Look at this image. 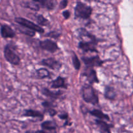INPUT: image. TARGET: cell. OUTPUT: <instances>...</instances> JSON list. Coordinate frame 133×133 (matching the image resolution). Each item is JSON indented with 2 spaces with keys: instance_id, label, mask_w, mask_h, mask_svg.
I'll list each match as a JSON object with an SVG mask.
<instances>
[{
  "instance_id": "cell-12",
  "label": "cell",
  "mask_w": 133,
  "mask_h": 133,
  "mask_svg": "<svg viewBox=\"0 0 133 133\" xmlns=\"http://www.w3.org/2000/svg\"><path fill=\"white\" fill-rule=\"evenodd\" d=\"M77 32L79 37L82 39V40H84L85 38H87L89 40V41H97V38L94 35L88 32L85 29L79 28L77 30Z\"/></svg>"
},
{
  "instance_id": "cell-29",
  "label": "cell",
  "mask_w": 133,
  "mask_h": 133,
  "mask_svg": "<svg viewBox=\"0 0 133 133\" xmlns=\"http://www.w3.org/2000/svg\"><path fill=\"white\" fill-rule=\"evenodd\" d=\"M48 36H51V37L54 38H58V36H59L60 35L58 33H57L56 32H55V31H53V32H49V33H48Z\"/></svg>"
},
{
  "instance_id": "cell-3",
  "label": "cell",
  "mask_w": 133,
  "mask_h": 133,
  "mask_svg": "<svg viewBox=\"0 0 133 133\" xmlns=\"http://www.w3.org/2000/svg\"><path fill=\"white\" fill-rule=\"evenodd\" d=\"M14 21H15L16 23L19 24V25L22 26L23 27H25V28L31 30V31H34V32H37L38 33L41 34L44 32V29L42 27L24 18L16 17V18H14Z\"/></svg>"
},
{
  "instance_id": "cell-16",
  "label": "cell",
  "mask_w": 133,
  "mask_h": 133,
  "mask_svg": "<svg viewBox=\"0 0 133 133\" xmlns=\"http://www.w3.org/2000/svg\"><path fill=\"white\" fill-rule=\"evenodd\" d=\"M21 6L23 7L29 9L31 10H35V11H38L40 10V5L37 2L33 0V1H23L20 2Z\"/></svg>"
},
{
  "instance_id": "cell-25",
  "label": "cell",
  "mask_w": 133,
  "mask_h": 133,
  "mask_svg": "<svg viewBox=\"0 0 133 133\" xmlns=\"http://www.w3.org/2000/svg\"><path fill=\"white\" fill-rule=\"evenodd\" d=\"M42 107H44V109H45V111H46L47 110H48V109H52V108L55 107V105H53V104H52L51 102H49V101H47L42 102Z\"/></svg>"
},
{
  "instance_id": "cell-28",
  "label": "cell",
  "mask_w": 133,
  "mask_h": 133,
  "mask_svg": "<svg viewBox=\"0 0 133 133\" xmlns=\"http://www.w3.org/2000/svg\"><path fill=\"white\" fill-rule=\"evenodd\" d=\"M62 15H63L64 19H69L70 17V12L69 11V10H64V11L62 12Z\"/></svg>"
},
{
  "instance_id": "cell-9",
  "label": "cell",
  "mask_w": 133,
  "mask_h": 133,
  "mask_svg": "<svg viewBox=\"0 0 133 133\" xmlns=\"http://www.w3.org/2000/svg\"><path fill=\"white\" fill-rule=\"evenodd\" d=\"M39 64L43 66H47L53 70H59L62 67V64L53 57L44 58L42 60L41 62Z\"/></svg>"
},
{
  "instance_id": "cell-18",
  "label": "cell",
  "mask_w": 133,
  "mask_h": 133,
  "mask_svg": "<svg viewBox=\"0 0 133 133\" xmlns=\"http://www.w3.org/2000/svg\"><path fill=\"white\" fill-rule=\"evenodd\" d=\"M88 112H89L93 116L97 118V119H99V120L104 119V120L110 121V117L109 116V115L105 114L101 110H98V109H94L92 110H89V111H88Z\"/></svg>"
},
{
  "instance_id": "cell-5",
  "label": "cell",
  "mask_w": 133,
  "mask_h": 133,
  "mask_svg": "<svg viewBox=\"0 0 133 133\" xmlns=\"http://www.w3.org/2000/svg\"><path fill=\"white\" fill-rule=\"evenodd\" d=\"M82 61L87 68L101 67L103 64V61L100 58L98 55L92 56V57H82Z\"/></svg>"
},
{
  "instance_id": "cell-24",
  "label": "cell",
  "mask_w": 133,
  "mask_h": 133,
  "mask_svg": "<svg viewBox=\"0 0 133 133\" xmlns=\"http://www.w3.org/2000/svg\"><path fill=\"white\" fill-rule=\"evenodd\" d=\"M18 29L22 33L24 34V35H27V36H31V37H32V36H34L35 35V32L31 31V30L25 28V27H22V26L18 27Z\"/></svg>"
},
{
  "instance_id": "cell-26",
  "label": "cell",
  "mask_w": 133,
  "mask_h": 133,
  "mask_svg": "<svg viewBox=\"0 0 133 133\" xmlns=\"http://www.w3.org/2000/svg\"><path fill=\"white\" fill-rule=\"evenodd\" d=\"M68 3V1L67 0H62V1H61L59 5L60 9H64V8H66V6H67Z\"/></svg>"
},
{
  "instance_id": "cell-4",
  "label": "cell",
  "mask_w": 133,
  "mask_h": 133,
  "mask_svg": "<svg viewBox=\"0 0 133 133\" xmlns=\"http://www.w3.org/2000/svg\"><path fill=\"white\" fill-rule=\"evenodd\" d=\"M4 57L6 61L13 65H18L20 62V58L15 53L12 48L8 44L4 48Z\"/></svg>"
},
{
  "instance_id": "cell-10",
  "label": "cell",
  "mask_w": 133,
  "mask_h": 133,
  "mask_svg": "<svg viewBox=\"0 0 133 133\" xmlns=\"http://www.w3.org/2000/svg\"><path fill=\"white\" fill-rule=\"evenodd\" d=\"M41 92L44 96L51 98L53 99H58L62 98L64 92L62 91H51L47 88H43L41 90Z\"/></svg>"
},
{
  "instance_id": "cell-20",
  "label": "cell",
  "mask_w": 133,
  "mask_h": 133,
  "mask_svg": "<svg viewBox=\"0 0 133 133\" xmlns=\"http://www.w3.org/2000/svg\"><path fill=\"white\" fill-rule=\"evenodd\" d=\"M41 127L44 131H55L57 124L54 121H45L41 124Z\"/></svg>"
},
{
  "instance_id": "cell-21",
  "label": "cell",
  "mask_w": 133,
  "mask_h": 133,
  "mask_svg": "<svg viewBox=\"0 0 133 133\" xmlns=\"http://www.w3.org/2000/svg\"><path fill=\"white\" fill-rule=\"evenodd\" d=\"M36 75L39 79H45V78L50 77V73L47 69L42 68L38 69L36 71Z\"/></svg>"
},
{
  "instance_id": "cell-1",
  "label": "cell",
  "mask_w": 133,
  "mask_h": 133,
  "mask_svg": "<svg viewBox=\"0 0 133 133\" xmlns=\"http://www.w3.org/2000/svg\"><path fill=\"white\" fill-rule=\"evenodd\" d=\"M81 95L83 100L87 103L96 105L99 103V97L96 91L90 84H84L81 88Z\"/></svg>"
},
{
  "instance_id": "cell-15",
  "label": "cell",
  "mask_w": 133,
  "mask_h": 133,
  "mask_svg": "<svg viewBox=\"0 0 133 133\" xmlns=\"http://www.w3.org/2000/svg\"><path fill=\"white\" fill-rule=\"evenodd\" d=\"M23 116L38 118V119H40V120H42L44 118V114L41 112L38 111V110H32V109H26L24 110Z\"/></svg>"
},
{
  "instance_id": "cell-6",
  "label": "cell",
  "mask_w": 133,
  "mask_h": 133,
  "mask_svg": "<svg viewBox=\"0 0 133 133\" xmlns=\"http://www.w3.org/2000/svg\"><path fill=\"white\" fill-rule=\"evenodd\" d=\"M39 45L41 49L47 51L48 52L53 53H55L57 50L59 49L58 45L55 42L53 41L50 39H45L44 40L39 42Z\"/></svg>"
},
{
  "instance_id": "cell-13",
  "label": "cell",
  "mask_w": 133,
  "mask_h": 133,
  "mask_svg": "<svg viewBox=\"0 0 133 133\" xmlns=\"http://www.w3.org/2000/svg\"><path fill=\"white\" fill-rule=\"evenodd\" d=\"M51 88H63L64 89H67L68 86L66 83V79L65 78L62 77L61 76H58L56 79L53 80L51 82Z\"/></svg>"
},
{
  "instance_id": "cell-22",
  "label": "cell",
  "mask_w": 133,
  "mask_h": 133,
  "mask_svg": "<svg viewBox=\"0 0 133 133\" xmlns=\"http://www.w3.org/2000/svg\"><path fill=\"white\" fill-rule=\"evenodd\" d=\"M36 16L35 17V18H36V20L39 26L41 27V26L49 25L50 23H49V20L48 19H46L45 18H44L42 14H38V15Z\"/></svg>"
},
{
  "instance_id": "cell-7",
  "label": "cell",
  "mask_w": 133,
  "mask_h": 133,
  "mask_svg": "<svg viewBox=\"0 0 133 133\" xmlns=\"http://www.w3.org/2000/svg\"><path fill=\"white\" fill-rule=\"evenodd\" d=\"M97 43V41H81L78 44V48L85 53L89 51L97 53L98 51L96 48Z\"/></svg>"
},
{
  "instance_id": "cell-8",
  "label": "cell",
  "mask_w": 133,
  "mask_h": 133,
  "mask_svg": "<svg viewBox=\"0 0 133 133\" xmlns=\"http://www.w3.org/2000/svg\"><path fill=\"white\" fill-rule=\"evenodd\" d=\"M82 76L85 77L90 84L99 83L96 71L92 68H87L85 71L82 74Z\"/></svg>"
},
{
  "instance_id": "cell-14",
  "label": "cell",
  "mask_w": 133,
  "mask_h": 133,
  "mask_svg": "<svg viewBox=\"0 0 133 133\" xmlns=\"http://www.w3.org/2000/svg\"><path fill=\"white\" fill-rule=\"evenodd\" d=\"M39 4L40 6L51 10H53L57 5V1L54 0H35Z\"/></svg>"
},
{
  "instance_id": "cell-19",
  "label": "cell",
  "mask_w": 133,
  "mask_h": 133,
  "mask_svg": "<svg viewBox=\"0 0 133 133\" xmlns=\"http://www.w3.org/2000/svg\"><path fill=\"white\" fill-rule=\"evenodd\" d=\"M105 97L107 99L114 100L116 97V92L114 88L110 87H106L105 89V94H104Z\"/></svg>"
},
{
  "instance_id": "cell-30",
  "label": "cell",
  "mask_w": 133,
  "mask_h": 133,
  "mask_svg": "<svg viewBox=\"0 0 133 133\" xmlns=\"http://www.w3.org/2000/svg\"><path fill=\"white\" fill-rule=\"evenodd\" d=\"M25 133H48L44 130H38L36 131H25Z\"/></svg>"
},
{
  "instance_id": "cell-2",
  "label": "cell",
  "mask_w": 133,
  "mask_h": 133,
  "mask_svg": "<svg viewBox=\"0 0 133 133\" xmlns=\"http://www.w3.org/2000/svg\"><path fill=\"white\" fill-rule=\"evenodd\" d=\"M92 13V8L81 1H77L75 7L74 14L77 18L87 19L90 18Z\"/></svg>"
},
{
  "instance_id": "cell-17",
  "label": "cell",
  "mask_w": 133,
  "mask_h": 133,
  "mask_svg": "<svg viewBox=\"0 0 133 133\" xmlns=\"http://www.w3.org/2000/svg\"><path fill=\"white\" fill-rule=\"evenodd\" d=\"M96 124L99 127L101 132L104 133H111L110 132V129L113 127L111 124H108L105 122L99 119H96L95 120Z\"/></svg>"
},
{
  "instance_id": "cell-27",
  "label": "cell",
  "mask_w": 133,
  "mask_h": 133,
  "mask_svg": "<svg viewBox=\"0 0 133 133\" xmlns=\"http://www.w3.org/2000/svg\"><path fill=\"white\" fill-rule=\"evenodd\" d=\"M58 116V118H61V119L66 120V122H68V114L67 113H64V114H59Z\"/></svg>"
},
{
  "instance_id": "cell-11",
  "label": "cell",
  "mask_w": 133,
  "mask_h": 133,
  "mask_svg": "<svg viewBox=\"0 0 133 133\" xmlns=\"http://www.w3.org/2000/svg\"><path fill=\"white\" fill-rule=\"evenodd\" d=\"M1 35L4 38H12L16 36V33L9 25H3L1 27Z\"/></svg>"
},
{
  "instance_id": "cell-23",
  "label": "cell",
  "mask_w": 133,
  "mask_h": 133,
  "mask_svg": "<svg viewBox=\"0 0 133 133\" xmlns=\"http://www.w3.org/2000/svg\"><path fill=\"white\" fill-rule=\"evenodd\" d=\"M71 60H72V64L74 66V68L76 70H80V68L81 64V62L79 61V58H78L77 55L75 53V52L72 51V56H71Z\"/></svg>"
}]
</instances>
